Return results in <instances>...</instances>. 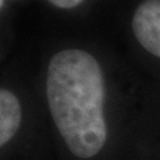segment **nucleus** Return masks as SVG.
I'll use <instances>...</instances> for the list:
<instances>
[{
    "instance_id": "nucleus-5",
    "label": "nucleus",
    "mask_w": 160,
    "mask_h": 160,
    "mask_svg": "<svg viewBox=\"0 0 160 160\" xmlns=\"http://www.w3.org/2000/svg\"><path fill=\"white\" fill-rule=\"evenodd\" d=\"M0 2H2V4H3V3H4V0H0Z\"/></svg>"
},
{
    "instance_id": "nucleus-4",
    "label": "nucleus",
    "mask_w": 160,
    "mask_h": 160,
    "mask_svg": "<svg viewBox=\"0 0 160 160\" xmlns=\"http://www.w3.org/2000/svg\"><path fill=\"white\" fill-rule=\"evenodd\" d=\"M51 4H53L58 8H63V9H69V8H75L78 7L83 0H48Z\"/></svg>"
},
{
    "instance_id": "nucleus-2",
    "label": "nucleus",
    "mask_w": 160,
    "mask_h": 160,
    "mask_svg": "<svg viewBox=\"0 0 160 160\" xmlns=\"http://www.w3.org/2000/svg\"><path fill=\"white\" fill-rule=\"evenodd\" d=\"M132 31L140 46L160 58V0H144L136 8Z\"/></svg>"
},
{
    "instance_id": "nucleus-1",
    "label": "nucleus",
    "mask_w": 160,
    "mask_h": 160,
    "mask_svg": "<svg viewBox=\"0 0 160 160\" xmlns=\"http://www.w3.org/2000/svg\"><path fill=\"white\" fill-rule=\"evenodd\" d=\"M103 71L83 49H63L49 60L47 100L68 149L80 159L98 155L107 142Z\"/></svg>"
},
{
    "instance_id": "nucleus-3",
    "label": "nucleus",
    "mask_w": 160,
    "mask_h": 160,
    "mask_svg": "<svg viewBox=\"0 0 160 160\" xmlns=\"http://www.w3.org/2000/svg\"><path fill=\"white\" fill-rule=\"evenodd\" d=\"M22 122V107L11 91H0V144L4 147L18 132Z\"/></svg>"
}]
</instances>
